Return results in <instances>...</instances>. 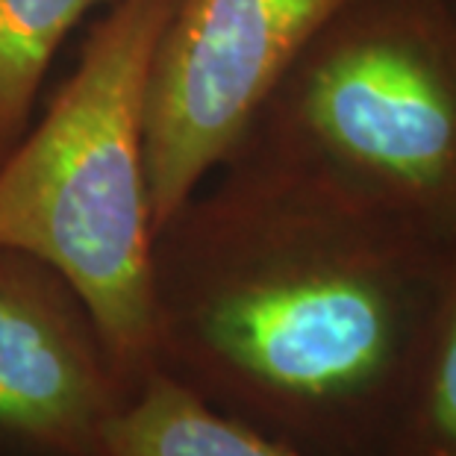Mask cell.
I'll list each match as a JSON object with an SVG mask.
<instances>
[{
  "mask_svg": "<svg viewBox=\"0 0 456 456\" xmlns=\"http://www.w3.org/2000/svg\"><path fill=\"white\" fill-rule=\"evenodd\" d=\"M94 456H306L218 412L162 371H151L106 427Z\"/></svg>",
  "mask_w": 456,
  "mask_h": 456,
  "instance_id": "cell-6",
  "label": "cell"
},
{
  "mask_svg": "<svg viewBox=\"0 0 456 456\" xmlns=\"http://www.w3.org/2000/svg\"><path fill=\"white\" fill-rule=\"evenodd\" d=\"M386 456H456V262Z\"/></svg>",
  "mask_w": 456,
  "mask_h": 456,
  "instance_id": "cell-8",
  "label": "cell"
},
{
  "mask_svg": "<svg viewBox=\"0 0 456 456\" xmlns=\"http://www.w3.org/2000/svg\"><path fill=\"white\" fill-rule=\"evenodd\" d=\"M127 401L74 286L47 262L0 248V456H94Z\"/></svg>",
  "mask_w": 456,
  "mask_h": 456,
  "instance_id": "cell-5",
  "label": "cell"
},
{
  "mask_svg": "<svg viewBox=\"0 0 456 456\" xmlns=\"http://www.w3.org/2000/svg\"><path fill=\"white\" fill-rule=\"evenodd\" d=\"M354 0H177L148 86L157 230L221 168L309 42Z\"/></svg>",
  "mask_w": 456,
  "mask_h": 456,
  "instance_id": "cell-4",
  "label": "cell"
},
{
  "mask_svg": "<svg viewBox=\"0 0 456 456\" xmlns=\"http://www.w3.org/2000/svg\"><path fill=\"white\" fill-rule=\"evenodd\" d=\"M456 232L227 159L153 239V371L306 456H386Z\"/></svg>",
  "mask_w": 456,
  "mask_h": 456,
  "instance_id": "cell-1",
  "label": "cell"
},
{
  "mask_svg": "<svg viewBox=\"0 0 456 456\" xmlns=\"http://www.w3.org/2000/svg\"><path fill=\"white\" fill-rule=\"evenodd\" d=\"M101 4L110 0H0V162L33 124L65 38Z\"/></svg>",
  "mask_w": 456,
  "mask_h": 456,
  "instance_id": "cell-7",
  "label": "cell"
},
{
  "mask_svg": "<svg viewBox=\"0 0 456 456\" xmlns=\"http://www.w3.org/2000/svg\"><path fill=\"white\" fill-rule=\"evenodd\" d=\"M227 159L304 174L456 232V0H354Z\"/></svg>",
  "mask_w": 456,
  "mask_h": 456,
  "instance_id": "cell-3",
  "label": "cell"
},
{
  "mask_svg": "<svg viewBox=\"0 0 456 456\" xmlns=\"http://www.w3.org/2000/svg\"><path fill=\"white\" fill-rule=\"evenodd\" d=\"M177 0H110L51 106L0 162V248L47 262L89 306L124 389L153 371L148 86Z\"/></svg>",
  "mask_w": 456,
  "mask_h": 456,
  "instance_id": "cell-2",
  "label": "cell"
}]
</instances>
